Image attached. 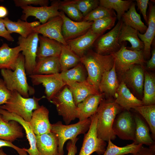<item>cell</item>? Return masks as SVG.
Returning a JSON list of instances; mask_svg holds the SVG:
<instances>
[{"instance_id":"cell-1","label":"cell","mask_w":155,"mask_h":155,"mask_svg":"<svg viewBox=\"0 0 155 155\" xmlns=\"http://www.w3.org/2000/svg\"><path fill=\"white\" fill-rule=\"evenodd\" d=\"M80 60L87 71L86 80L99 91L103 74L110 70L114 64L113 55H101L90 49L80 57Z\"/></svg>"},{"instance_id":"cell-2","label":"cell","mask_w":155,"mask_h":155,"mask_svg":"<svg viewBox=\"0 0 155 155\" xmlns=\"http://www.w3.org/2000/svg\"><path fill=\"white\" fill-rule=\"evenodd\" d=\"M1 73L7 88L11 91H16L26 98L35 93L34 88L28 83L24 58L22 53L17 59L14 70L2 69Z\"/></svg>"},{"instance_id":"cell-3","label":"cell","mask_w":155,"mask_h":155,"mask_svg":"<svg viewBox=\"0 0 155 155\" xmlns=\"http://www.w3.org/2000/svg\"><path fill=\"white\" fill-rule=\"evenodd\" d=\"M121 108L114 100L103 98L101 100L96 113L97 116V132L99 138L107 142L116 139L113 125Z\"/></svg>"},{"instance_id":"cell-4","label":"cell","mask_w":155,"mask_h":155,"mask_svg":"<svg viewBox=\"0 0 155 155\" xmlns=\"http://www.w3.org/2000/svg\"><path fill=\"white\" fill-rule=\"evenodd\" d=\"M46 97L43 96L40 98L33 96L25 98L16 91L11 92L10 98L5 104L0 106V108L14 113L22 118L24 120L30 122L33 110L39 108L40 106L39 101Z\"/></svg>"},{"instance_id":"cell-5","label":"cell","mask_w":155,"mask_h":155,"mask_svg":"<svg viewBox=\"0 0 155 155\" xmlns=\"http://www.w3.org/2000/svg\"><path fill=\"white\" fill-rule=\"evenodd\" d=\"M91 122L90 117L70 125H63L61 121L51 124V132L57 138L59 155L64 154L63 146L65 142L76 138L79 135L85 133L90 128Z\"/></svg>"},{"instance_id":"cell-6","label":"cell","mask_w":155,"mask_h":155,"mask_svg":"<svg viewBox=\"0 0 155 155\" xmlns=\"http://www.w3.org/2000/svg\"><path fill=\"white\" fill-rule=\"evenodd\" d=\"M50 102L56 106L58 115L62 117L66 125L77 118V106L67 86L55 94Z\"/></svg>"},{"instance_id":"cell-7","label":"cell","mask_w":155,"mask_h":155,"mask_svg":"<svg viewBox=\"0 0 155 155\" xmlns=\"http://www.w3.org/2000/svg\"><path fill=\"white\" fill-rule=\"evenodd\" d=\"M116 71L121 74L135 65H143L146 62L143 50H131L127 49L124 42L119 50L112 54Z\"/></svg>"},{"instance_id":"cell-8","label":"cell","mask_w":155,"mask_h":155,"mask_svg":"<svg viewBox=\"0 0 155 155\" xmlns=\"http://www.w3.org/2000/svg\"><path fill=\"white\" fill-rule=\"evenodd\" d=\"M90 118L91 125L87 133L84 134L83 143L78 155H90L94 152L101 155L103 154L106 149V142L99 138L97 135L96 113Z\"/></svg>"},{"instance_id":"cell-9","label":"cell","mask_w":155,"mask_h":155,"mask_svg":"<svg viewBox=\"0 0 155 155\" xmlns=\"http://www.w3.org/2000/svg\"><path fill=\"white\" fill-rule=\"evenodd\" d=\"M38 34L33 32L26 38L20 36L17 44L21 48L25 59L26 75L32 74L36 64L37 54L39 43Z\"/></svg>"},{"instance_id":"cell-10","label":"cell","mask_w":155,"mask_h":155,"mask_svg":"<svg viewBox=\"0 0 155 155\" xmlns=\"http://www.w3.org/2000/svg\"><path fill=\"white\" fill-rule=\"evenodd\" d=\"M123 23L121 19L110 31L96 40L93 44L95 52L101 55H107L112 54L119 50L121 45L119 42L118 37Z\"/></svg>"},{"instance_id":"cell-11","label":"cell","mask_w":155,"mask_h":155,"mask_svg":"<svg viewBox=\"0 0 155 155\" xmlns=\"http://www.w3.org/2000/svg\"><path fill=\"white\" fill-rule=\"evenodd\" d=\"M112 127L116 135L120 139L134 141L136 124L134 115L129 111L126 110L118 113Z\"/></svg>"},{"instance_id":"cell-12","label":"cell","mask_w":155,"mask_h":155,"mask_svg":"<svg viewBox=\"0 0 155 155\" xmlns=\"http://www.w3.org/2000/svg\"><path fill=\"white\" fill-rule=\"evenodd\" d=\"M33 84H42L45 88L46 97L49 102L65 85L60 73L48 75L32 74L29 75Z\"/></svg>"},{"instance_id":"cell-13","label":"cell","mask_w":155,"mask_h":155,"mask_svg":"<svg viewBox=\"0 0 155 155\" xmlns=\"http://www.w3.org/2000/svg\"><path fill=\"white\" fill-rule=\"evenodd\" d=\"M59 1H53L50 6L22 7L21 8L23 14L21 18L22 20L26 21L29 17L33 16L38 19L40 23H44L50 18L59 16Z\"/></svg>"},{"instance_id":"cell-14","label":"cell","mask_w":155,"mask_h":155,"mask_svg":"<svg viewBox=\"0 0 155 155\" xmlns=\"http://www.w3.org/2000/svg\"><path fill=\"white\" fill-rule=\"evenodd\" d=\"M59 16L63 20L62 34L66 41L77 38L86 33L90 28L93 22L73 21L67 16L62 11H60Z\"/></svg>"},{"instance_id":"cell-15","label":"cell","mask_w":155,"mask_h":155,"mask_svg":"<svg viewBox=\"0 0 155 155\" xmlns=\"http://www.w3.org/2000/svg\"><path fill=\"white\" fill-rule=\"evenodd\" d=\"M63 24L62 18L60 16H58L50 18L44 23L40 24L34 28L33 31L67 46L62 34Z\"/></svg>"},{"instance_id":"cell-16","label":"cell","mask_w":155,"mask_h":155,"mask_svg":"<svg viewBox=\"0 0 155 155\" xmlns=\"http://www.w3.org/2000/svg\"><path fill=\"white\" fill-rule=\"evenodd\" d=\"M0 115L4 121L8 122L10 121H15L22 126L25 130L30 146L29 148H24V149L29 155H40L36 147V135L29 122L25 121L21 117L14 113L1 108Z\"/></svg>"},{"instance_id":"cell-17","label":"cell","mask_w":155,"mask_h":155,"mask_svg":"<svg viewBox=\"0 0 155 155\" xmlns=\"http://www.w3.org/2000/svg\"><path fill=\"white\" fill-rule=\"evenodd\" d=\"M101 35L93 32L90 28L83 35L66 42L71 50L81 57L91 49L96 40Z\"/></svg>"},{"instance_id":"cell-18","label":"cell","mask_w":155,"mask_h":155,"mask_svg":"<svg viewBox=\"0 0 155 155\" xmlns=\"http://www.w3.org/2000/svg\"><path fill=\"white\" fill-rule=\"evenodd\" d=\"M49 112L43 105L33 112L29 122L36 135L51 132V125L49 119Z\"/></svg>"},{"instance_id":"cell-19","label":"cell","mask_w":155,"mask_h":155,"mask_svg":"<svg viewBox=\"0 0 155 155\" xmlns=\"http://www.w3.org/2000/svg\"><path fill=\"white\" fill-rule=\"evenodd\" d=\"M144 70L143 65H135L121 74L122 81L140 95L143 92Z\"/></svg>"},{"instance_id":"cell-20","label":"cell","mask_w":155,"mask_h":155,"mask_svg":"<svg viewBox=\"0 0 155 155\" xmlns=\"http://www.w3.org/2000/svg\"><path fill=\"white\" fill-rule=\"evenodd\" d=\"M103 93H99L91 95L77 105V118L82 121L90 118L96 112Z\"/></svg>"},{"instance_id":"cell-21","label":"cell","mask_w":155,"mask_h":155,"mask_svg":"<svg viewBox=\"0 0 155 155\" xmlns=\"http://www.w3.org/2000/svg\"><path fill=\"white\" fill-rule=\"evenodd\" d=\"M115 98V102L121 108L126 110L129 111L131 109L143 105L142 100L132 94L122 81L119 84Z\"/></svg>"},{"instance_id":"cell-22","label":"cell","mask_w":155,"mask_h":155,"mask_svg":"<svg viewBox=\"0 0 155 155\" xmlns=\"http://www.w3.org/2000/svg\"><path fill=\"white\" fill-rule=\"evenodd\" d=\"M148 27L145 33L137 34L140 40L143 42L144 47L143 55L145 59H148L151 55V47L155 35V6L152 3L149 5L148 18Z\"/></svg>"},{"instance_id":"cell-23","label":"cell","mask_w":155,"mask_h":155,"mask_svg":"<svg viewBox=\"0 0 155 155\" xmlns=\"http://www.w3.org/2000/svg\"><path fill=\"white\" fill-rule=\"evenodd\" d=\"M36 145L40 155H59L58 141L51 132L36 135Z\"/></svg>"},{"instance_id":"cell-24","label":"cell","mask_w":155,"mask_h":155,"mask_svg":"<svg viewBox=\"0 0 155 155\" xmlns=\"http://www.w3.org/2000/svg\"><path fill=\"white\" fill-rule=\"evenodd\" d=\"M3 20L7 29L11 34L17 33L24 38L27 37L34 32V29L40 24L38 21L29 22L18 19L16 22L13 21L7 17Z\"/></svg>"},{"instance_id":"cell-25","label":"cell","mask_w":155,"mask_h":155,"mask_svg":"<svg viewBox=\"0 0 155 155\" xmlns=\"http://www.w3.org/2000/svg\"><path fill=\"white\" fill-rule=\"evenodd\" d=\"M21 51V48L19 45L11 48L7 43H3L0 46V69L14 70L16 63Z\"/></svg>"},{"instance_id":"cell-26","label":"cell","mask_w":155,"mask_h":155,"mask_svg":"<svg viewBox=\"0 0 155 155\" xmlns=\"http://www.w3.org/2000/svg\"><path fill=\"white\" fill-rule=\"evenodd\" d=\"M119 85L114 63L112 68L103 74L99 84V90L104 95L115 97Z\"/></svg>"},{"instance_id":"cell-27","label":"cell","mask_w":155,"mask_h":155,"mask_svg":"<svg viewBox=\"0 0 155 155\" xmlns=\"http://www.w3.org/2000/svg\"><path fill=\"white\" fill-rule=\"evenodd\" d=\"M23 127L18 122L13 120L4 121L0 117V139L10 142L14 141L24 137Z\"/></svg>"},{"instance_id":"cell-28","label":"cell","mask_w":155,"mask_h":155,"mask_svg":"<svg viewBox=\"0 0 155 155\" xmlns=\"http://www.w3.org/2000/svg\"><path fill=\"white\" fill-rule=\"evenodd\" d=\"M39 43L37 59L48 57H59L61 44L57 41L43 36H39Z\"/></svg>"},{"instance_id":"cell-29","label":"cell","mask_w":155,"mask_h":155,"mask_svg":"<svg viewBox=\"0 0 155 155\" xmlns=\"http://www.w3.org/2000/svg\"><path fill=\"white\" fill-rule=\"evenodd\" d=\"M138 32L123 22L119 34V43L121 45L123 42L128 41L131 44V46L127 47V49L131 50H143L144 44L138 36Z\"/></svg>"},{"instance_id":"cell-30","label":"cell","mask_w":155,"mask_h":155,"mask_svg":"<svg viewBox=\"0 0 155 155\" xmlns=\"http://www.w3.org/2000/svg\"><path fill=\"white\" fill-rule=\"evenodd\" d=\"M60 71L59 57L51 56L37 59L32 74L48 75L59 73Z\"/></svg>"},{"instance_id":"cell-31","label":"cell","mask_w":155,"mask_h":155,"mask_svg":"<svg viewBox=\"0 0 155 155\" xmlns=\"http://www.w3.org/2000/svg\"><path fill=\"white\" fill-rule=\"evenodd\" d=\"M67 86L71 92L76 106L88 96L100 92L86 80L71 83Z\"/></svg>"},{"instance_id":"cell-32","label":"cell","mask_w":155,"mask_h":155,"mask_svg":"<svg viewBox=\"0 0 155 155\" xmlns=\"http://www.w3.org/2000/svg\"><path fill=\"white\" fill-rule=\"evenodd\" d=\"M133 115L136 124L135 138L133 142L136 144H144L149 146L155 144L145 122L139 115L136 114Z\"/></svg>"},{"instance_id":"cell-33","label":"cell","mask_w":155,"mask_h":155,"mask_svg":"<svg viewBox=\"0 0 155 155\" xmlns=\"http://www.w3.org/2000/svg\"><path fill=\"white\" fill-rule=\"evenodd\" d=\"M135 7V3L133 2L128 10L123 16L122 19L124 23L143 34L147 26L142 21L140 15L137 12Z\"/></svg>"},{"instance_id":"cell-34","label":"cell","mask_w":155,"mask_h":155,"mask_svg":"<svg viewBox=\"0 0 155 155\" xmlns=\"http://www.w3.org/2000/svg\"><path fill=\"white\" fill-rule=\"evenodd\" d=\"M85 68L81 62L69 69L62 71L60 74L62 80L66 85L86 80Z\"/></svg>"},{"instance_id":"cell-35","label":"cell","mask_w":155,"mask_h":155,"mask_svg":"<svg viewBox=\"0 0 155 155\" xmlns=\"http://www.w3.org/2000/svg\"><path fill=\"white\" fill-rule=\"evenodd\" d=\"M59 57L61 71L71 68L81 63L80 57L73 52L68 45L61 44Z\"/></svg>"},{"instance_id":"cell-36","label":"cell","mask_w":155,"mask_h":155,"mask_svg":"<svg viewBox=\"0 0 155 155\" xmlns=\"http://www.w3.org/2000/svg\"><path fill=\"white\" fill-rule=\"evenodd\" d=\"M143 105H149L155 103V77L151 73L144 72L143 85Z\"/></svg>"},{"instance_id":"cell-37","label":"cell","mask_w":155,"mask_h":155,"mask_svg":"<svg viewBox=\"0 0 155 155\" xmlns=\"http://www.w3.org/2000/svg\"><path fill=\"white\" fill-rule=\"evenodd\" d=\"M108 142V146L103 155L133 154L137 152L143 146L142 144H136L133 142L131 144L121 147L115 145L110 140Z\"/></svg>"},{"instance_id":"cell-38","label":"cell","mask_w":155,"mask_h":155,"mask_svg":"<svg viewBox=\"0 0 155 155\" xmlns=\"http://www.w3.org/2000/svg\"><path fill=\"white\" fill-rule=\"evenodd\" d=\"M99 5L115 10L117 13L116 17L121 20L124 13L127 11L133 2L132 0H100Z\"/></svg>"},{"instance_id":"cell-39","label":"cell","mask_w":155,"mask_h":155,"mask_svg":"<svg viewBox=\"0 0 155 155\" xmlns=\"http://www.w3.org/2000/svg\"><path fill=\"white\" fill-rule=\"evenodd\" d=\"M134 110L145 119L152 133V137L155 139V105H144L136 107Z\"/></svg>"},{"instance_id":"cell-40","label":"cell","mask_w":155,"mask_h":155,"mask_svg":"<svg viewBox=\"0 0 155 155\" xmlns=\"http://www.w3.org/2000/svg\"><path fill=\"white\" fill-rule=\"evenodd\" d=\"M59 9L66 14L71 20L76 22L83 20L84 16L73 0L59 1Z\"/></svg>"},{"instance_id":"cell-41","label":"cell","mask_w":155,"mask_h":155,"mask_svg":"<svg viewBox=\"0 0 155 155\" xmlns=\"http://www.w3.org/2000/svg\"><path fill=\"white\" fill-rule=\"evenodd\" d=\"M117 19L116 16H110L96 20L93 22L90 29L93 32L102 35L113 27Z\"/></svg>"},{"instance_id":"cell-42","label":"cell","mask_w":155,"mask_h":155,"mask_svg":"<svg viewBox=\"0 0 155 155\" xmlns=\"http://www.w3.org/2000/svg\"><path fill=\"white\" fill-rule=\"evenodd\" d=\"M116 16L113 10L98 6L84 17V21L93 22L106 17Z\"/></svg>"},{"instance_id":"cell-43","label":"cell","mask_w":155,"mask_h":155,"mask_svg":"<svg viewBox=\"0 0 155 155\" xmlns=\"http://www.w3.org/2000/svg\"><path fill=\"white\" fill-rule=\"evenodd\" d=\"M84 17L99 5L98 0H72Z\"/></svg>"},{"instance_id":"cell-44","label":"cell","mask_w":155,"mask_h":155,"mask_svg":"<svg viewBox=\"0 0 155 155\" xmlns=\"http://www.w3.org/2000/svg\"><path fill=\"white\" fill-rule=\"evenodd\" d=\"M13 1L16 6L20 7L30 5L47 6L49 3L48 0H14Z\"/></svg>"},{"instance_id":"cell-45","label":"cell","mask_w":155,"mask_h":155,"mask_svg":"<svg viewBox=\"0 0 155 155\" xmlns=\"http://www.w3.org/2000/svg\"><path fill=\"white\" fill-rule=\"evenodd\" d=\"M11 94V92L7 89L3 80L0 78V106L6 102Z\"/></svg>"},{"instance_id":"cell-46","label":"cell","mask_w":155,"mask_h":155,"mask_svg":"<svg viewBox=\"0 0 155 155\" xmlns=\"http://www.w3.org/2000/svg\"><path fill=\"white\" fill-rule=\"evenodd\" d=\"M137 5L138 9L142 14L146 23L148 24V17L147 10L149 1V0H136Z\"/></svg>"},{"instance_id":"cell-47","label":"cell","mask_w":155,"mask_h":155,"mask_svg":"<svg viewBox=\"0 0 155 155\" xmlns=\"http://www.w3.org/2000/svg\"><path fill=\"white\" fill-rule=\"evenodd\" d=\"M4 146L9 147L13 148L19 155H28L27 152L24 150V148H20L10 142L0 139V148Z\"/></svg>"},{"instance_id":"cell-48","label":"cell","mask_w":155,"mask_h":155,"mask_svg":"<svg viewBox=\"0 0 155 155\" xmlns=\"http://www.w3.org/2000/svg\"><path fill=\"white\" fill-rule=\"evenodd\" d=\"M0 36L4 38L9 41H14L13 38L7 29L3 19L2 18H0Z\"/></svg>"},{"instance_id":"cell-49","label":"cell","mask_w":155,"mask_h":155,"mask_svg":"<svg viewBox=\"0 0 155 155\" xmlns=\"http://www.w3.org/2000/svg\"><path fill=\"white\" fill-rule=\"evenodd\" d=\"M78 139L77 137L73 140H69L67 143L66 146L68 151L67 155H76L77 152L76 144Z\"/></svg>"},{"instance_id":"cell-50","label":"cell","mask_w":155,"mask_h":155,"mask_svg":"<svg viewBox=\"0 0 155 155\" xmlns=\"http://www.w3.org/2000/svg\"><path fill=\"white\" fill-rule=\"evenodd\" d=\"M132 155H155V144L149 148L142 146L137 152Z\"/></svg>"},{"instance_id":"cell-51","label":"cell","mask_w":155,"mask_h":155,"mask_svg":"<svg viewBox=\"0 0 155 155\" xmlns=\"http://www.w3.org/2000/svg\"><path fill=\"white\" fill-rule=\"evenodd\" d=\"M151 58L147 62L146 68L149 69H154L155 68V49H153Z\"/></svg>"},{"instance_id":"cell-52","label":"cell","mask_w":155,"mask_h":155,"mask_svg":"<svg viewBox=\"0 0 155 155\" xmlns=\"http://www.w3.org/2000/svg\"><path fill=\"white\" fill-rule=\"evenodd\" d=\"M8 13L7 8L4 6H0V18H5Z\"/></svg>"},{"instance_id":"cell-53","label":"cell","mask_w":155,"mask_h":155,"mask_svg":"<svg viewBox=\"0 0 155 155\" xmlns=\"http://www.w3.org/2000/svg\"><path fill=\"white\" fill-rule=\"evenodd\" d=\"M0 155H8L5 153L2 148L0 149Z\"/></svg>"},{"instance_id":"cell-54","label":"cell","mask_w":155,"mask_h":155,"mask_svg":"<svg viewBox=\"0 0 155 155\" xmlns=\"http://www.w3.org/2000/svg\"><path fill=\"white\" fill-rule=\"evenodd\" d=\"M127 155H132V154H127Z\"/></svg>"},{"instance_id":"cell-55","label":"cell","mask_w":155,"mask_h":155,"mask_svg":"<svg viewBox=\"0 0 155 155\" xmlns=\"http://www.w3.org/2000/svg\"><path fill=\"white\" fill-rule=\"evenodd\" d=\"M1 117V115H0V117Z\"/></svg>"}]
</instances>
